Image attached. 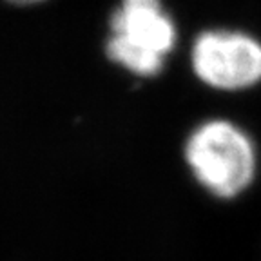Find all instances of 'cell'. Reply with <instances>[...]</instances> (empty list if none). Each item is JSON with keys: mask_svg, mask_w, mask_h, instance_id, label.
Instances as JSON below:
<instances>
[{"mask_svg": "<svg viewBox=\"0 0 261 261\" xmlns=\"http://www.w3.org/2000/svg\"><path fill=\"white\" fill-rule=\"evenodd\" d=\"M176 44V28L160 0H122L111 16L106 53L140 76H156Z\"/></svg>", "mask_w": 261, "mask_h": 261, "instance_id": "cell-2", "label": "cell"}, {"mask_svg": "<svg viewBox=\"0 0 261 261\" xmlns=\"http://www.w3.org/2000/svg\"><path fill=\"white\" fill-rule=\"evenodd\" d=\"M185 160L196 179L218 198H236L252 184L256 151L250 138L227 120H211L189 136Z\"/></svg>", "mask_w": 261, "mask_h": 261, "instance_id": "cell-1", "label": "cell"}, {"mask_svg": "<svg viewBox=\"0 0 261 261\" xmlns=\"http://www.w3.org/2000/svg\"><path fill=\"white\" fill-rule=\"evenodd\" d=\"M192 69L214 89H247L261 80V44L245 33L205 31L192 45Z\"/></svg>", "mask_w": 261, "mask_h": 261, "instance_id": "cell-3", "label": "cell"}, {"mask_svg": "<svg viewBox=\"0 0 261 261\" xmlns=\"http://www.w3.org/2000/svg\"><path fill=\"white\" fill-rule=\"evenodd\" d=\"M8 2L16 6H33V4H38V2H44V0H8Z\"/></svg>", "mask_w": 261, "mask_h": 261, "instance_id": "cell-4", "label": "cell"}]
</instances>
